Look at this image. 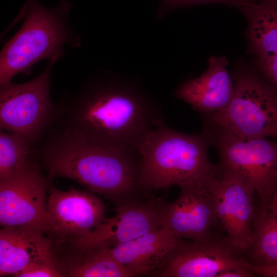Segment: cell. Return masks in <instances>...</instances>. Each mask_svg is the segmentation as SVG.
<instances>
[{"label": "cell", "mask_w": 277, "mask_h": 277, "mask_svg": "<svg viewBox=\"0 0 277 277\" xmlns=\"http://www.w3.org/2000/svg\"><path fill=\"white\" fill-rule=\"evenodd\" d=\"M46 203L50 235L67 241L86 235L105 219L103 201L92 192L49 187Z\"/></svg>", "instance_id": "cell-13"}, {"label": "cell", "mask_w": 277, "mask_h": 277, "mask_svg": "<svg viewBox=\"0 0 277 277\" xmlns=\"http://www.w3.org/2000/svg\"><path fill=\"white\" fill-rule=\"evenodd\" d=\"M33 156L12 175L0 180V224L32 228L50 235L46 202L48 181Z\"/></svg>", "instance_id": "cell-8"}, {"label": "cell", "mask_w": 277, "mask_h": 277, "mask_svg": "<svg viewBox=\"0 0 277 277\" xmlns=\"http://www.w3.org/2000/svg\"><path fill=\"white\" fill-rule=\"evenodd\" d=\"M179 238L162 227L113 247L89 249L118 261L133 276H151Z\"/></svg>", "instance_id": "cell-16"}, {"label": "cell", "mask_w": 277, "mask_h": 277, "mask_svg": "<svg viewBox=\"0 0 277 277\" xmlns=\"http://www.w3.org/2000/svg\"><path fill=\"white\" fill-rule=\"evenodd\" d=\"M17 277H61L56 259L32 264L17 274Z\"/></svg>", "instance_id": "cell-21"}, {"label": "cell", "mask_w": 277, "mask_h": 277, "mask_svg": "<svg viewBox=\"0 0 277 277\" xmlns=\"http://www.w3.org/2000/svg\"><path fill=\"white\" fill-rule=\"evenodd\" d=\"M210 118L216 128L239 136H277V91L252 73H242L230 103Z\"/></svg>", "instance_id": "cell-6"}, {"label": "cell", "mask_w": 277, "mask_h": 277, "mask_svg": "<svg viewBox=\"0 0 277 277\" xmlns=\"http://www.w3.org/2000/svg\"><path fill=\"white\" fill-rule=\"evenodd\" d=\"M72 4L62 0L47 8L38 0H27L16 19L23 18L18 31L0 53V84L26 73L38 62L63 55L65 47H79L80 35L71 27L69 15Z\"/></svg>", "instance_id": "cell-3"}, {"label": "cell", "mask_w": 277, "mask_h": 277, "mask_svg": "<svg viewBox=\"0 0 277 277\" xmlns=\"http://www.w3.org/2000/svg\"><path fill=\"white\" fill-rule=\"evenodd\" d=\"M253 236L248 247L242 250L246 260L255 266L277 265V218L267 209H255Z\"/></svg>", "instance_id": "cell-19"}, {"label": "cell", "mask_w": 277, "mask_h": 277, "mask_svg": "<svg viewBox=\"0 0 277 277\" xmlns=\"http://www.w3.org/2000/svg\"><path fill=\"white\" fill-rule=\"evenodd\" d=\"M60 58L49 60L42 72L29 81L0 84V130L20 136L32 150L43 141L57 118V103L50 96V74Z\"/></svg>", "instance_id": "cell-5"}, {"label": "cell", "mask_w": 277, "mask_h": 277, "mask_svg": "<svg viewBox=\"0 0 277 277\" xmlns=\"http://www.w3.org/2000/svg\"><path fill=\"white\" fill-rule=\"evenodd\" d=\"M259 64L263 74L277 91V54Z\"/></svg>", "instance_id": "cell-22"}, {"label": "cell", "mask_w": 277, "mask_h": 277, "mask_svg": "<svg viewBox=\"0 0 277 277\" xmlns=\"http://www.w3.org/2000/svg\"><path fill=\"white\" fill-rule=\"evenodd\" d=\"M236 4V6H238L240 5L248 3H254L259 0H233Z\"/></svg>", "instance_id": "cell-27"}, {"label": "cell", "mask_w": 277, "mask_h": 277, "mask_svg": "<svg viewBox=\"0 0 277 277\" xmlns=\"http://www.w3.org/2000/svg\"><path fill=\"white\" fill-rule=\"evenodd\" d=\"M216 129L219 165L246 179L258 193L261 207L267 209L277 191V143Z\"/></svg>", "instance_id": "cell-7"}, {"label": "cell", "mask_w": 277, "mask_h": 277, "mask_svg": "<svg viewBox=\"0 0 277 277\" xmlns=\"http://www.w3.org/2000/svg\"><path fill=\"white\" fill-rule=\"evenodd\" d=\"M56 260L61 277H132L123 265L94 249L57 245Z\"/></svg>", "instance_id": "cell-17"}, {"label": "cell", "mask_w": 277, "mask_h": 277, "mask_svg": "<svg viewBox=\"0 0 277 277\" xmlns=\"http://www.w3.org/2000/svg\"><path fill=\"white\" fill-rule=\"evenodd\" d=\"M54 239L36 229L2 227L0 230V276L14 275L30 265L55 260Z\"/></svg>", "instance_id": "cell-15"}, {"label": "cell", "mask_w": 277, "mask_h": 277, "mask_svg": "<svg viewBox=\"0 0 277 277\" xmlns=\"http://www.w3.org/2000/svg\"><path fill=\"white\" fill-rule=\"evenodd\" d=\"M255 276L252 271L251 265L249 268L232 269L219 274L217 277H253Z\"/></svg>", "instance_id": "cell-24"}, {"label": "cell", "mask_w": 277, "mask_h": 277, "mask_svg": "<svg viewBox=\"0 0 277 277\" xmlns=\"http://www.w3.org/2000/svg\"><path fill=\"white\" fill-rule=\"evenodd\" d=\"M163 2L164 7L169 9L214 3L236 6L233 0H163Z\"/></svg>", "instance_id": "cell-23"}, {"label": "cell", "mask_w": 277, "mask_h": 277, "mask_svg": "<svg viewBox=\"0 0 277 277\" xmlns=\"http://www.w3.org/2000/svg\"><path fill=\"white\" fill-rule=\"evenodd\" d=\"M205 135L181 132L163 123L150 131L138 148L143 187L150 196L155 190L189 181H204L217 166L208 157Z\"/></svg>", "instance_id": "cell-4"}, {"label": "cell", "mask_w": 277, "mask_h": 277, "mask_svg": "<svg viewBox=\"0 0 277 277\" xmlns=\"http://www.w3.org/2000/svg\"><path fill=\"white\" fill-rule=\"evenodd\" d=\"M248 22V36L259 63L277 54V0H259L238 6Z\"/></svg>", "instance_id": "cell-18"}, {"label": "cell", "mask_w": 277, "mask_h": 277, "mask_svg": "<svg viewBox=\"0 0 277 277\" xmlns=\"http://www.w3.org/2000/svg\"><path fill=\"white\" fill-rule=\"evenodd\" d=\"M267 209L272 215L277 218V191L273 195Z\"/></svg>", "instance_id": "cell-26"}, {"label": "cell", "mask_w": 277, "mask_h": 277, "mask_svg": "<svg viewBox=\"0 0 277 277\" xmlns=\"http://www.w3.org/2000/svg\"><path fill=\"white\" fill-rule=\"evenodd\" d=\"M204 183L228 239L237 248L245 250L253 236V187L238 173L219 165Z\"/></svg>", "instance_id": "cell-10"}, {"label": "cell", "mask_w": 277, "mask_h": 277, "mask_svg": "<svg viewBox=\"0 0 277 277\" xmlns=\"http://www.w3.org/2000/svg\"><path fill=\"white\" fill-rule=\"evenodd\" d=\"M32 154L29 143L20 136L0 130V180L15 173Z\"/></svg>", "instance_id": "cell-20"}, {"label": "cell", "mask_w": 277, "mask_h": 277, "mask_svg": "<svg viewBox=\"0 0 277 277\" xmlns=\"http://www.w3.org/2000/svg\"><path fill=\"white\" fill-rule=\"evenodd\" d=\"M250 267L242 250L227 236L209 243L180 238L151 276L217 277L226 271Z\"/></svg>", "instance_id": "cell-11"}, {"label": "cell", "mask_w": 277, "mask_h": 277, "mask_svg": "<svg viewBox=\"0 0 277 277\" xmlns=\"http://www.w3.org/2000/svg\"><path fill=\"white\" fill-rule=\"evenodd\" d=\"M32 152L50 177L75 181L106 197L115 208L150 197L142 184L138 152L113 151L52 128Z\"/></svg>", "instance_id": "cell-2"}, {"label": "cell", "mask_w": 277, "mask_h": 277, "mask_svg": "<svg viewBox=\"0 0 277 277\" xmlns=\"http://www.w3.org/2000/svg\"><path fill=\"white\" fill-rule=\"evenodd\" d=\"M57 106L53 128L118 152H138L148 133L164 123L162 107L141 82L112 71L88 76Z\"/></svg>", "instance_id": "cell-1"}, {"label": "cell", "mask_w": 277, "mask_h": 277, "mask_svg": "<svg viewBox=\"0 0 277 277\" xmlns=\"http://www.w3.org/2000/svg\"><path fill=\"white\" fill-rule=\"evenodd\" d=\"M254 274L264 277H277V265L271 266H251Z\"/></svg>", "instance_id": "cell-25"}, {"label": "cell", "mask_w": 277, "mask_h": 277, "mask_svg": "<svg viewBox=\"0 0 277 277\" xmlns=\"http://www.w3.org/2000/svg\"><path fill=\"white\" fill-rule=\"evenodd\" d=\"M178 186L180 192L175 201L157 198L162 227L178 237L200 243L226 236L204 181H189Z\"/></svg>", "instance_id": "cell-9"}, {"label": "cell", "mask_w": 277, "mask_h": 277, "mask_svg": "<svg viewBox=\"0 0 277 277\" xmlns=\"http://www.w3.org/2000/svg\"><path fill=\"white\" fill-rule=\"evenodd\" d=\"M228 64L225 56H211L207 70L200 76L180 85L173 95L203 114L210 115L223 110L234 93Z\"/></svg>", "instance_id": "cell-14"}, {"label": "cell", "mask_w": 277, "mask_h": 277, "mask_svg": "<svg viewBox=\"0 0 277 277\" xmlns=\"http://www.w3.org/2000/svg\"><path fill=\"white\" fill-rule=\"evenodd\" d=\"M115 209L113 216L105 218L89 234L64 242L78 249L111 248L162 227L154 195Z\"/></svg>", "instance_id": "cell-12"}]
</instances>
